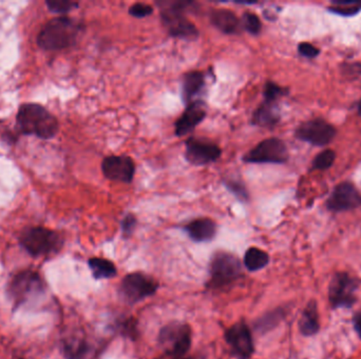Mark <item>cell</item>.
I'll use <instances>...</instances> for the list:
<instances>
[{"label":"cell","mask_w":361,"mask_h":359,"mask_svg":"<svg viewBox=\"0 0 361 359\" xmlns=\"http://www.w3.org/2000/svg\"><path fill=\"white\" fill-rule=\"evenodd\" d=\"M161 20L167 30L168 34L174 38L194 41L198 38L199 30L194 24L186 17L197 3L192 1H157Z\"/></svg>","instance_id":"6da1fadb"},{"label":"cell","mask_w":361,"mask_h":359,"mask_svg":"<svg viewBox=\"0 0 361 359\" xmlns=\"http://www.w3.org/2000/svg\"><path fill=\"white\" fill-rule=\"evenodd\" d=\"M80 24L69 17L50 20L37 37L39 47L48 51L67 49L78 41Z\"/></svg>","instance_id":"7a4b0ae2"},{"label":"cell","mask_w":361,"mask_h":359,"mask_svg":"<svg viewBox=\"0 0 361 359\" xmlns=\"http://www.w3.org/2000/svg\"><path fill=\"white\" fill-rule=\"evenodd\" d=\"M17 124L24 134L36 135L43 139L52 138L58 131V122L55 116L35 103H26L20 108Z\"/></svg>","instance_id":"3957f363"},{"label":"cell","mask_w":361,"mask_h":359,"mask_svg":"<svg viewBox=\"0 0 361 359\" xmlns=\"http://www.w3.org/2000/svg\"><path fill=\"white\" fill-rule=\"evenodd\" d=\"M159 344L162 350L172 358H182L192 348V328L180 321L167 323L160 331Z\"/></svg>","instance_id":"277c9868"},{"label":"cell","mask_w":361,"mask_h":359,"mask_svg":"<svg viewBox=\"0 0 361 359\" xmlns=\"http://www.w3.org/2000/svg\"><path fill=\"white\" fill-rule=\"evenodd\" d=\"M359 280L348 272L334 274L327 288V300L332 309H351L357 302Z\"/></svg>","instance_id":"5b68a950"},{"label":"cell","mask_w":361,"mask_h":359,"mask_svg":"<svg viewBox=\"0 0 361 359\" xmlns=\"http://www.w3.org/2000/svg\"><path fill=\"white\" fill-rule=\"evenodd\" d=\"M209 274H211V279H209L208 286L213 289L225 288L240 278L242 274L241 261L232 253L220 251L211 258Z\"/></svg>","instance_id":"8992f818"},{"label":"cell","mask_w":361,"mask_h":359,"mask_svg":"<svg viewBox=\"0 0 361 359\" xmlns=\"http://www.w3.org/2000/svg\"><path fill=\"white\" fill-rule=\"evenodd\" d=\"M159 282L141 272L129 273L123 278L120 286V294L126 302L138 304L157 293Z\"/></svg>","instance_id":"52a82bcc"},{"label":"cell","mask_w":361,"mask_h":359,"mask_svg":"<svg viewBox=\"0 0 361 359\" xmlns=\"http://www.w3.org/2000/svg\"><path fill=\"white\" fill-rule=\"evenodd\" d=\"M22 247L33 256H43L59 250L62 238L56 232L45 228H30L20 237Z\"/></svg>","instance_id":"ba28073f"},{"label":"cell","mask_w":361,"mask_h":359,"mask_svg":"<svg viewBox=\"0 0 361 359\" xmlns=\"http://www.w3.org/2000/svg\"><path fill=\"white\" fill-rule=\"evenodd\" d=\"M290 159L288 147L280 138L271 137L258 143L255 148L248 151L242 161L246 163H275L282 165Z\"/></svg>","instance_id":"9c48e42d"},{"label":"cell","mask_w":361,"mask_h":359,"mask_svg":"<svg viewBox=\"0 0 361 359\" xmlns=\"http://www.w3.org/2000/svg\"><path fill=\"white\" fill-rule=\"evenodd\" d=\"M336 134L335 126L319 117L302 122L295 131L297 139L316 147L327 146L334 140Z\"/></svg>","instance_id":"30bf717a"},{"label":"cell","mask_w":361,"mask_h":359,"mask_svg":"<svg viewBox=\"0 0 361 359\" xmlns=\"http://www.w3.org/2000/svg\"><path fill=\"white\" fill-rule=\"evenodd\" d=\"M232 355L239 359H250L255 353L252 332L244 321H239L226 330L224 335Z\"/></svg>","instance_id":"8fae6325"},{"label":"cell","mask_w":361,"mask_h":359,"mask_svg":"<svg viewBox=\"0 0 361 359\" xmlns=\"http://www.w3.org/2000/svg\"><path fill=\"white\" fill-rule=\"evenodd\" d=\"M360 205V193L352 182H348L338 184L327 200V207L333 213L352 211Z\"/></svg>","instance_id":"7c38bea8"},{"label":"cell","mask_w":361,"mask_h":359,"mask_svg":"<svg viewBox=\"0 0 361 359\" xmlns=\"http://www.w3.org/2000/svg\"><path fill=\"white\" fill-rule=\"evenodd\" d=\"M222 150L215 143L202 139H188L185 143V159L194 166H206L221 157Z\"/></svg>","instance_id":"4fadbf2b"},{"label":"cell","mask_w":361,"mask_h":359,"mask_svg":"<svg viewBox=\"0 0 361 359\" xmlns=\"http://www.w3.org/2000/svg\"><path fill=\"white\" fill-rule=\"evenodd\" d=\"M101 171L107 180L130 184L136 174V163L132 157L111 155L104 159Z\"/></svg>","instance_id":"5bb4252c"},{"label":"cell","mask_w":361,"mask_h":359,"mask_svg":"<svg viewBox=\"0 0 361 359\" xmlns=\"http://www.w3.org/2000/svg\"><path fill=\"white\" fill-rule=\"evenodd\" d=\"M206 117V107L201 101H196L187 105L185 111L174 124L176 136L182 137L190 134Z\"/></svg>","instance_id":"9a60e30c"},{"label":"cell","mask_w":361,"mask_h":359,"mask_svg":"<svg viewBox=\"0 0 361 359\" xmlns=\"http://www.w3.org/2000/svg\"><path fill=\"white\" fill-rule=\"evenodd\" d=\"M298 329L304 337H313L320 331V315L316 300H311L304 307L299 318Z\"/></svg>","instance_id":"2e32d148"},{"label":"cell","mask_w":361,"mask_h":359,"mask_svg":"<svg viewBox=\"0 0 361 359\" xmlns=\"http://www.w3.org/2000/svg\"><path fill=\"white\" fill-rule=\"evenodd\" d=\"M281 120L278 101H263V103L255 110L252 117V124L260 128L271 129L277 126Z\"/></svg>","instance_id":"e0dca14e"},{"label":"cell","mask_w":361,"mask_h":359,"mask_svg":"<svg viewBox=\"0 0 361 359\" xmlns=\"http://www.w3.org/2000/svg\"><path fill=\"white\" fill-rule=\"evenodd\" d=\"M211 24L223 34H239L242 24L234 12L225 9H213L209 13Z\"/></svg>","instance_id":"ac0fdd59"},{"label":"cell","mask_w":361,"mask_h":359,"mask_svg":"<svg viewBox=\"0 0 361 359\" xmlns=\"http://www.w3.org/2000/svg\"><path fill=\"white\" fill-rule=\"evenodd\" d=\"M190 240L196 242H211L217 234V225L211 219H198L184 227Z\"/></svg>","instance_id":"d6986e66"},{"label":"cell","mask_w":361,"mask_h":359,"mask_svg":"<svg viewBox=\"0 0 361 359\" xmlns=\"http://www.w3.org/2000/svg\"><path fill=\"white\" fill-rule=\"evenodd\" d=\"M206 86V76L200 71H192L185 74L182 82V98L186 105L196 101V97L202 93Z\"/></svg>","instance_id":"ffe728a7"},{"label":"cell","mask_w":361,"mask_h":359,"mask_svg":"<svg viewBox=\"0 0 361 359\" xmlns=\"http://www.w3.org/2000/svg\"><path fill=\"white\" fill-rule=\"evenodd\" d=\"M38 286V276L32 272H24L15 276L10 286V292L15 300H24V298Z\"/></svg>","instance_id":"44dd1931"},{"label":"cell","mask_w":361,"mask_h":359,"mask_svg":"<svg viewBox=\"0 0 361 359\" xmlns=\"http://www.w3.org/2000/svg\"><path fill=\"white\" fill-rule=\"evenodd\" d=\"M88 263L95 279H110L118 274L115 265L108 259L93 257L89 259Z\"/></svg>","instance_id":"7402d4cb"},{"label":"cell","mask_w":361,"mask_h":359,"mask_svg":"<svg viewBox=\"0 0 361 359\" xmlns=\"http://www.w3.org/2000/svg\"><path fill=\"white\" fill-rule=\"evenodd\" d=\"M269 261V255L256 247L248 249L244 255V265L250 272L261 271L267 267Z\"/></svg>","instance_id":"603a6c76"},{"label":"cell","mask_w":361,"mask_h":359,"mask_svg":"<svg viewBox=\"0 0 361 359\" xmlns=\"http://www.w3.org/2000/svg\"><path fill=\"white\" fill-rule=\"evenodd\" d=\"M64 354L67 359H85L89 352V344L80 337H72L64 342Z\"/></svg>","instance_id":"cb8c5ba5"},{"label":"cell","mask_w":361,"mask_h":359,"mask_svg":"<svg viewBox=\"0 0 361 359\" xmlns=\"http://www.w3.org/2000/svg\"><path fill=\"white\" fill-rule=\"evenodd\" d=\"M284 317H285V311L283 309H276V310L265 314L264 316L260 317L255 328L260 333H265V332L271 331L274 328L277 327Z\"/></svg>","instance_id":"d4e9b609"},{"label":"cell","mask_w":361,"mask_h":359,"mask_svg":"<svg viewBox=\"0 0 361 359\" xmlns=\"http://www.w3.org/2000/svg\"><path fill=\"white\" fill-rule=\"evenodd\" d=\"M327 11L336 15L351 17L361 11V1H332Z\"/></svg>","instance_id":"484cf974"},{"label":"cell","mask_w":361,"mask_h":359,"mask_svg":"<svg viewBox=\"0 0 361 359\" xmlns=\"http://www.w3.org/2000/svg\"><path fill=\"white\" fill-rule=\"evenodd\" d=\"M224 186L232 195L236 197L239 200L248 201L250 199V192L246 184L241 182V180H234V178H224Z\"/></svg>","instance_id":"4316f807"},{"label":"cell","mask_w":361,"mask_h":359,"mask_svg":"<svg viewBox=\"0 0 361 359\" xmlns=\"http://www.w3.org/2000/svg\"><path fill=\"white\" fill-rule=\"evenodd\" d=\"M336 153L333 150H325L319 153L313 161V170L325 171L329 170L335 163Z\"/></svg>","instance_id":"83f0119b"},{"label":"cell","mask_w":361,"mask_h":359,"mask_svg":"<svg viewBox=\"0 0 361 359\" xmlns=\"http://www.w3.org/2000/svg\"><path fill=\"white\" fill-rule=\"evenodd\" d=\"M241 24L244 30L253 35L260 34L261 30H262V22H261L260 18L256 14L250 13V12L243 14L242 20H241Z\"/></svg>","instance_id":"f1b7e54d"},{"label":"cell","mask_w":361,"mask_h":359,"mask_svg":"<svg viewBox=\"0 0 361 359\" xmlns=\"http://www.w3.org/2000/svg\"><path fill=\"white\" fill-rule=\"evenodd\" d=\"M286 94H288V90L283 87H280L276 82H267L265 84L264 91H263L264 101H278Z\"/></svg>","instance_id":"f546056e"},{"label":"cell","mask_w":361,"mask_h":359,"mask_svg":"<svg viewBox=\"0 0 361 359\" xmlns=\"http://www.w3.org/2000/svg\"><path fill=\"white\" fill-rule=\"evenodd\" d=\"M45 5L49 8L50 11L57 14H65L78 7V3L70 0H50Z\"/></svg>","instance_id":"4dcf8cb0"},{"label":"cell","mask_w":361,"mask_h":359,"mask_svg":"<svg viewBox=\"0 0 361 359\" xmlns=\"http://www.w3.org/2000/svg\"><path fill=\"white\" fill-rule=\"evenodd\" d=\"M136 226H138L136 217H134V214H127L120 223V229H122V234H123L124 237H130L136 231Z\"/></svg>","instance_id":"1f68e13d"},{"label":"cell","mask_w":361,"mask_h":359,"mask_svg":"<svg viewBox=\"0 0 361 359\" xmlns=\"http://www.w3.org/2000/svg\"><path fill=\"white\" fill-rule=\"evenodd\" d=\"M153 8L151 7L150 5H147V3H134L132 7L129 8V14L134 17L136 18H144L148 17L151 14L153 13Z\"/></svg>","instance_id":"d6a6232c"},{"label":"cell","mask_w":361,"mask_h":359,"mask_svg":"<svg viewBox=\"0 0 361 359\" xmlns=\"http://www.w3.org/2000/svg\"><path fill=\"white\" fill-rule=\"evenodd\" d=\"M298 52L301 56L310 58V59L316 58L317 56L320 54V50H319L318 47L309 43H301L300 45H298Z\"/></svg>","instance_id":"836d02e7"},{"label":"cell","mask_w":361,"mask_h":359,"mask_svg":"<svg viewBox=\"0 0 361 359\" xmlns=\"http://www.w3.org/2000/svg\"><path fill=\"white\" fill-rule=\"evenodd\" d=\"M353 327H354L355 331H356L357 335L360 338L361 340V312H356L353 316Z\"/></svg>","instance_id":"e575fe53"},{"label":"cell","mask_w":361,"mask_h":359,"mask_svg":"<svg viewBox=\"0 0 361 359\" xmlns=\"http://www.w3.org/2000/svg\"><path fill=\"white\" fill-rule=\"evenodd\" d=\"M357 112H358V115L361 117V101H359L358 105H357Z\"/></svg>","instance_id":"d590c367"},{"label":"cell","mask_w":361,"mask_h":359,"mask_svg":"<svg viewBox=\"0 0 361 359\" xmlns=\"http://www.w3.org/2000/svg\"><path fill=\"white\" fill-rule=\"evenodd\" d=\"M176 359H192V358H176Z\"/></svg>","instance_id":"8d00e7d4"}]
</instances>
